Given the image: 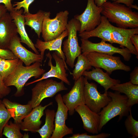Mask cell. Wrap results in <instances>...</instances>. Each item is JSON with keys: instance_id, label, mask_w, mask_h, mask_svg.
<instances>
[{"instance_id": "obj_1", "label": "cell", "mask_w": 138, "mask_h": 138, "mask_svg": "<svg viewBox=\"0 0 138 138\" xmlns=\"http://www.w3.org/2000/svg\"><path fill=\"white\" fill-rule=\"evenodd\" d=\"M101 14L118 27L124 29L138 28V13L131 8L114 2L107 1L103 5Z\"/></svg>"}, {"instance_id": "obj_2", "label": "cell", "mask_w": 138, "mask_h": 138, "mask_svg": "<svg viewBox=\"0 0 138 138\" xmlns=\"http://www.w3.org/2000/svg\"><path fill=\"white\" fill-rule=\"evenodd\" d=\"M41 63L37 62L25 66L19 59L15 68L4 81L5 85L7 87L14 86L16 88L17 91L14 94L15 97L22 96L24 94V86L27 81L33 77L39 78L45 72V70L41 68Z\"/></svg>"}, {"instance_id": "obj_3", "label": "cell", "mask_w": 138, "mask_h": 138, "mask_svg": "<svg viewBox=\"0 0 138 138\" xmlns=\"http://www.w3.org/2000/svg\"><path fill=\"white\" fill-rule=\"evenodd\" d=\"M108 93L111 100L98 113L100 118L99 132L103 127L114 117L119 116V121L124 117L127 116L131 109L128 104V98L125 95H121L116 91L114 93L108 91Z\"/></svg>"}, {"instance_id": "obj_4", "label": "cell", "mask_w": 138, "mask_h": 138, "mask_svg": "<svg viewBox=\"0 0 138 138\" xmlns=\"http://www.w3.org/2000/svg\"><path fill=\"white\" fill-rule=\"evenodd\" d=\"M50 12H44L42 27V37L44 41L54 39L67 29L68 12L67 10L57 13L53 19L50 18Z\"/></svg>"}, {"instance_id": "obj_5", "label": "cell", "mask_w": 138, "mask_h": 138, "mask_svg": "<svg viewBox=\"0 0 138 138\" xmlns=\"http://www.w3.org/2000/svg\"><path fill=\"white\" fill-rule=\"evenodd\" d=\"M66 28L68 31V37L63 42L62 51L65 57L66 64L72 68L74 66L76 58L81 54L77 36V32L80 30V23L78 20L72 18L68 22Z\"/></svg>"}, {"instance_id": "obj_6", "label": "cell", "mask_w": 138, "mask_h": 138, "mask_svg": "<svg viewBox=\"0 0 138 138\" xmlns=\"http://www.w3.org/2000/svg\"><path fill=\"white\" fill-rule=\"evenodd\" d=\"M38 82L31 89V99L28 103L33 108L40 105L44 99L53 97L59 92L68 89L61 81L58 82L47 78Z\"/></svg>"}, {"instance_id": "obj_7", "label": "cell", "mask_w": 138, "mask_h": 138, "mask_svg": "<svg viewBox=\"0 0 138 138\" xmlns=\"http://www.w3.org/2000/svg\"><path fill=\"white\" fill-rule=\"evenodd\" d=\"M83 54L92 66L102 68L109 74L116 70L129 72L131 70L130 67L124 64L119 57L94 52Z\"/></svg>"}, {"instance_id": "obj_8", "label": "cell", "mask_w": 138, "mask_h": 138, "mask_svg": "<svg viewBox=\"0 0 138 138\" xmlns=\"http://www.w3.org/2000/svg\"><path fill=\"white\" fill-rule=\"evenodd\" d=\"M49 60L48 65L50 67L47 72L44 73L42 77L34 81L26 83L25 86H28L40 81L53 77L57 78L68 85H71L70 82L67 78L68 74L66 70H69L67 65L63 59L61 54L55 51L52 55L50 52L46 55Z\"/></svg>"}, {"instance_id": "obj_9", "label": "cell", "mask_w": 138, "mask_h": 138, "mask_svg": "<svg viewBox=\"0 0 138 138\" xmlns=\"http://www.w3.org/2000/svg\"><path fill=\"white\" fill-rule=\"evenodd\" d=\"M84 90L85 105L92 111L98 113L111 100L108 91L100 93L95 83H89L87 78L84 77Z\"/></svg>"}, {"instance_id": "obj_10", "label": "cell", "mask_w": 138, "mask_h": 138, "mask_svg": "<svg viewBox=\"0 0 138 138\" xmlns=\"http://www.w3.org/2000/svg\"><path fill=\"white\" fill-rule=\"evenodd\" d=\"M103 9L102 6H97L94 0H87V6L84 12L80 15L74 16V18L80 23L79 33L92 31L100 24Z\"/></svg>"}, {"instance_id": "obj_11", "label": "cell", "mask_w": 138, "mask_h": 138, "mask_svg": "<svg viewBox=\"0 0 138 138\" xmlns=\"http://www.w3.org/2000/svg\"><path fill=\"white\" fill-rule=\"evenodd\" d=\"M81 48L83 53L91 52L98 53L113 55L116 53L121 54L124 60L129 61L132 56V54L127 48H119L113 46L112 44L106 43L105 41L102 40L98 43H93L88 39L81 38Z\"/></svg>"}, {"instance_id": "obj_12", "label": "cell", "mask_w": 138, "mask_h": 138, "mask_svg": "<svg viewBox=\"0 0 138 138\" xmlns=\"http://www.w3.org/2000/svg\"><path fill=\"white\" fill-rule=\"evenodd\" d=\"M55 99L57 103V108L55 114V129L50 138H62L65 135L72 134L73 129L68 128L66 124L68 110L63 101L61 95H57Z\"/></svg>"}, {"instance_id": "obj_13", "label": "cell", "mask_w": 138, "mask_h": 138, "mask_svg": "<svg viewBox=\"0 0 138 138\" xmlns=\"http://www.w3.org/2000/svg\"><path fill=\"white\" fill-rule=\"evenodd\" d=\"M84 86V77L82 76L75 81L70 91L62 96L63 101L71 116L74 114L76 107L85 104Z\"/></svg>"}, {"instance_id": "obj_14", "label": "cell", "mask_w": 138, "mask_h": 138, "mask_svg": "<svg viewBox=\"0 0 138 138\" xmlns=\"http://www.w3.org/2000/svg\"><path fill=\"white\" fill-rule=\"evenodd\" d=\"M20 38L17 34L12 38L8 49L21 60L26 66H29L36 62L42 63L41 55L29 51L21 44Z\"/></svg>"}, {"instance_id": "obj_15", "label": "cell", "mask_w": 138, "mask_h": 138, "mask_svg": "<svg viewBox=\"0 0 138 138\" xmlns=\"http://www.w3.org/2000/svg\"><path fill=\"white\" fill-rule=\"evenodd\" d=\"M111 30V38L113 43L118 44L122 47H125L138 59V52L131 43L130 38L133 35L138 34V28L124 29L112 25Z\"/></svg>"}, {"instance_id": "obj_16", "label": "cell", "mask_w": 138, "mask_h": 138, "mask_svg": "<svg viewBox=\"0 0 138 138\" xmlns=\"http://www.w3.org/2000/svg\"><path fill=\"white\" fill-rule=\"evenodd\" d=\"M17 33L12 17L10 13L6 12L0 18V48L8 49L12 38Z\"/></svg>"}, {"instance_id": "obj_17", "label": "cell", "mask_w": 138, "mask_h": 138, "mask_svg": "<svg viewBox=\"0 0 138 138\" xmlns=\"http://www.w3.org/2000/svg\"><path fill=\"white\" fill-rule=\"evenodd\" d=\"M75 111L80 116L85 130L93 134L99 133L100 118L98 113L91 110L85 104L77 106Z\"/></svg>"}, {"instance_id": "obj_18", "label": "cell", "mask_w": 138, "mask_h": 138, "mask_svg": "<svg viewBox=\"0 0 138 138\" xmlns=\"http://www.w3.org/2000/svg\"><path fill=\"white\" fill-rule=\"evenodd\" d=\"M53 104V102H50L45 106L39 105L33 108L20 123L21 130L26 131L37 132L40 128L42 122L40 119L44 114V110L47 107Z\"/></svg>"}, {"instance_id": "obj_19", "label": "cell", "mask_w": 138, "mask_h": 138, "mask_svg": "<svg viewBox=\"0 0 138 138\" xmlns=\"http://www.w3.org/2000/svg\"><path fill=\"white\" fill-rule=\"evenodd\" d=\"M112 25L107 19L102 15L101 16L100 24L94 29L89 32L84 31L79 33L78 35L81 38L84 39L96 37L112 44L113 43L111 38Z\"/></svg>"}, {"instance_id": "obj_20", "label": "cell", "mask_w": 138, "mask_h": 138, "mask_svg": "<svg viewBox=\"0 0 138 138\" xmlns=\"http://www.w3.org/2000/svg\"><path fill=\"white\" fill-rule=\"evenodd\" d=\"M22 9L17 10H14L10 12V14L17 28V32L20 36L21 42L25 44L29 48L31 49L36 54H39L38 51L35 47L34 44L29 37L25 28V18L22 15Z\"/></svg>"}, {"instance_id": "obj_21", "label": "cell", "mask_w": 138, "mask_h": 138, "mask_svg": "<svg viewBox=\"0 0 138 138\" xmlns=\"http://www.w3.org/2000/svg\"><path fill=\"white\" fill-rule=\"evenodd\" d=\"M68 35V31L66 29L61 35L53 40L47 41H43L39 39H37L34 44L36 48L40 52L42 61L43 59L44 53L46 50L50 51H55L58 52L61 55L64 61L65 62L66 58L62 51L61 47L62 41L65 37Z\"/></svg>"}, {"instance_id": "obj_22", "label": "cell", "mask_w": 138, "mask_h": 138, "mask_svg": "<svg viewBox=\"0 0 138 138\" xmlns=\"http://www.w3.org/2000/svg\"><path fill=\"white\" fill-rule=\"evenodd\" d=\"M82 75L99 84L103 87L105 92L108 91V90L112 86L120 83L119 80L111 78L108 73L103 72L99 67L93 68L90 71L86 70L83 72Z\"/></svg>"}, {"instance_id": "obj_23", "label": "cell", "mask_w": 138, "mask_h": 138, "mask_svg": "<svg viewBox=\"0 0 138 138\" xmlns=\"http://www.w3.org/2000/svg\"><path fill=\"white\" fill-rule=\"evenodd\" d=\"M2 102L9 112L14 123H20L22 120L32 111L33 108L30 104L22 105L12 102L7 98L3 99Z\"/></svg>"}, {"instance_id": "obj_24", "label": "cell", "mask_w": 138, "mask_h": 138, "mask_svg": "<svg viewBox=\"0 0 138 138\" xmlns=\"http://www.w3.org/2000/svg\"><path fill=\"white\" fill-rule=\"evenodd\" d=\"M113 90L123 93L128 98V104L130 107L138 103V85L133 84L130 81L118 84L110 88Z\"/></svg>"}, {"instance_id": "obj_25", "label": "cell", "mask_w": 138, "mask_h": 138, "mask_svg": "<svg viewBox=\"0 0 138 138\" xmlns=\"http://www.w3.org/2000/svg\"><path fill=\"white\" fill-rule=\"evenodd\" d=\"M44 12L39 10L36 13H26L24 15L25 25H27L33 29L40 38L44 16Z\"/></svg>"}, {"instance_id": "obj_26", "label": "cell", "mask_w": 138, "mask_h": 138, "mask_svg": "<svg viewBox=\"0 0 138 138\" xmlns=\"http://www.w3.org/2000/svg\"><path fill=\"white\" fill-rule=\"evenodd\" d=\"M45 114L44 124L37 132L41 138H50L55 129L54 122L55 112L54 110L47 109L45 111Z\"/></svg>"}, {"instance_id": "obj_27", "label": "cell", "mask_w": 138, "mask_h": 138, "mask_svg": "<svg viewBox=\"0 0 138 138\" xmlns=\"http://www.w3.org/2000/svg\"><path fill=\"white\" fill-rule=\"evenodd\" d=\"M77 57V62L74 65V68L71 74L73 79L75 81L82 76L85 71L88 70L92 68V66L84 54H81Z\"/></svg>"}, {"instance_id": "obj_28", "label": "cell", "mask_w": 138, "mask_h": 138, "mask_svg": "<svg viewBox=\"0 0 138 138\" xmlns=\"http://www.w3.org/2000/svg\"><path fill=\"white\" fill-rule=\"evenodd\" d=\"M20 123H13L10 121L9 124L7 123L4 126L2 135L8 138H23L24 135L20 132Z\"/></svg>"}, {"instance_id": "obj_29", "label": "cell", "mask_w": 138, "mask_h": 138, "mask_svg": "<svg viewBox=\"0 0 138 138\" xmlns=\"http://www.w3.org/2000/svg\"><path fill=\"white\" fill-rule=\"evenodd\" d=\"M19 59L12 60L2 59L0 62V74L4 81L17 64Z\"/></svg>"}, {"instance_id": "obj_30", "label": "cell", "mask_w": 138, "mask_h": 138, "mask_svg": "<svg viewBox=\"0 0 138 138\" xmlns=\"http://www.w3.org/2000/svg\"><path fill=\"white\" fill-rule=\"evenodd\" d=\"M124 122V125L128 133L132 135L131 138L138 136V121L133 117L131 109Z\"/></svg>"}, {"instance_id": "obj_31", "label": "cell", "mask_w": 138, "mask_h": 138, "mask_svg": "<svg viewBox=\"0 0 138 138\" xmlns=\"http://www.w3.org/2000/svg\"><path fill=\"white\" fill-rule=\"evenodd\" d=\"M11 117L10 115L5 107L1 102L0 103V137H2L3 128Z\"/></svg>"}, {"instance_id": "obj_32", "label": "cell", "mask_w": 138, "mask_h": 138, "mask_svg": "<svg viewBox=\"0 0 138 138\" xmlns=\"http://www.w3.org/2000/svg\"><path fill=\"white\" fill-rule=\"evenodd\" d=\"M110 134L108 133H102L96 135H91L86 133L81 134L77 133L73 134L69 138H106L110 136Z\"/></svg>"}, {"instance_id": "obj_33", "label": "cell", "mask_w": 138, "mask_h": 138, "mask_svg": "<svg viewBox=\"0 0 138 138\" xmlns=\"http://www.w3.org/2000/svg\"><path fill=\"white\" fill-rule=\"evenodd\" d=\"M34 0H23L20 2H15V4L13 5L14 7L16 6L14 8L15 10H19L23 7L24 9V11L23 13L25 14L26 13L29 12L28 8L29 6Z\"/></svg>"}, {"instance_id": "obj_34", "label": "cell", "mask_w": 138, "mask_h": 138, "mask_svg": "<svg viewBox=\"0 0 138 138\" xmlns=\"http://www.w3.org/2000/svg\"><path fill=\"white\" fill-rule=\"evenodd\" d=\"M0 57L6 60L14 59L17 58L9 49H3L0 48Z\"/></svg>"}, {"instance_id": "obj_35", "label": "cell", "mask_w": 138, "mask_h": 138, "mask_svg": "<svg viewBox=\"0 0 138 138\" xmlns=\"http://www.w3.org/2000/svg\"><path fill=\"white\" fill-rule=\"evenodd\" d=\"M11 91L9 87L6 86L0 74V94L3 97L8 95Z\"/></svg>"}, {"instance_id": "obj_36", "label": "cell", "mask_w": 138, "mask_h": 138, "mask_svg": "<svg viewBox=\"0 0 138 138\" xmlns=\"http://www.w3.org/2000/svg\"><path fill=\"white\" fill-rule=\"evenodd\" d=\"M130 81L133 84L138 85V67H135L130 74Z\"/></svg>"}, {"instance_id": "obj_37", "label": "cell", "mask_w": 138, "mask_h": 138, "mask_svg": "<svg viewBox=\"0 0 138 138\" xmlns=\"http://www.w3.org/2000/svg\"><path fill=\"white\" fill-rule=\"evenodd\" d=\"M134 0H117L115 2L118 3H122L126 6L131 8L138 10V7L136 5H133Z\"/></svg>"}, {"instance_id": "obj_38", "label": "cell", "mask_w": 138, "mask_h": 138, "mask_svg": "<svg viewBox=\"0 0 138 138\" xmlns=\"http://www.w3.org/2000/svg\"><path fill=\"white\" fill-rule=\"evenodd\" d=\"M12 0H0V3H3L5 6L7 11L11 12L14 10L11 3Z\"/></svg>"}, {"instance_id": "obj_39", "label": "cell", "mask_w": 138, "mask_h": 138, "mask_svg": "<svg viewBox=\"0 0 138 138\" xmlns=\"http://www.w3.org/2000/svg\"><path fill=\"white\" fill-rule=\"evenodd\" d=\"M130 40L132 44L135 47L138 52V35L137 34L132 35L130 38Z\"/></svg>"}, {"instance_id": "obj_40", "label": "cell", "mask_w": 138, "mask_h": 138, "mask_svg": "<svg viewBox=\"0 0 138 138\" xmlns=\"http://www.w3.org/2000/svg\"><path fill=\"white\" fill-rule=\"evenodd\" d=\"M108 0H94L96 5L98 7L102 6L103 4ZM114 2H116L117 0H111Z\"/></svg>"}, {"instance_id": "obj_41", "label": "cell", "mask_w": 138, "mask_h": 138, "mask_svg": "<svg viewBox=\"0 0 138 138\" xmlns=\"http://www.w3.org/2000/svg\"><path fill=\"white\" fill-rule=\"evenodd\" d=\"M7 11L4 5L0 4V18L7 12Z\"/></svg>"}, {"instance_id": "obj_42", "label": "cell", "mask_w": 138, "mask_h": 138, "mask_svg": "<svg viewBox=\"0 0 138 138\" xmlns=\"http://www.w3.org/2000/svg\"><path fill=\"white\" fill-rule=\"evenodd\" d=\"M3 97L0 94V103L2 102L1 99Z\"/></svg>"}, {"instance_id": "obj_43", "label": "cell", "mask_w": 138, "mask_h": 138, "mask_svg": "<svg viewBox=\"0 0 138 138\" xmlns=\"http://www.w3.org/2000/svg\"><path fill=\"white\" fill-rule=\"evenodd\" d=\"M2 59V58L0 57V62L1 61V60Z\"/></svg>"}, {"instance_id": "obj_44", "label": "cell", "mask_w": 138, "mask_h": 138, "mask_svg": "<svg viewBox=\"0 0 138 138\" xmlns=\"http://www.w3.org/2000/svg\"></svg>"}]
</instances>
